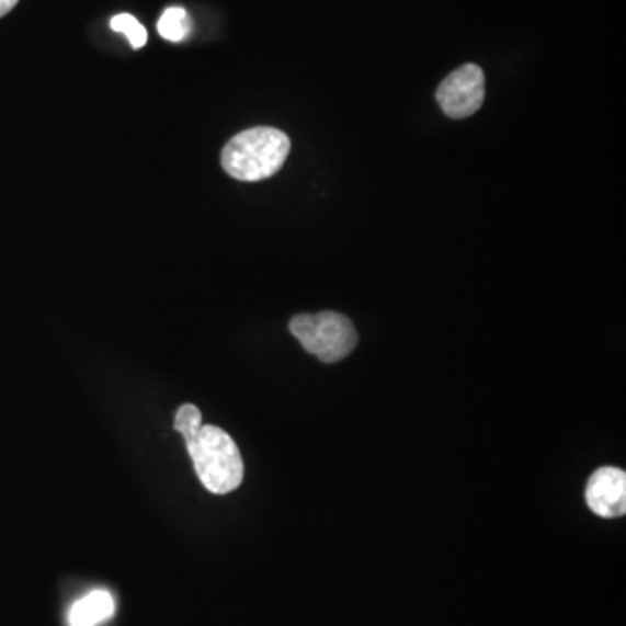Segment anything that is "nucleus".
<instances>
[{"instance_id": "1", "label": "nucleus", "mask_w": 626, "mask_h": 626, "mask_svg": "<svg viewBox=\"0 0 626 626\" xmlns=\"http://www.w3.org/2000/svg\"><path fill=\"white\" fill-rule=\"evenodd\" d=\"M291 151V139L275 127L242 130L225 145L221 166L239 181L269 180L281 171Z\"/></svg>"}, {"instance_id": "2", "label": "nucleus", "mask_w": 626, "mask_h": 626, "mask_svg": "<svg viewBox=\"0 0 626 626\" xmlns=\"http://www.w3.org/2000/svg\"><path fill=\"white\" fill-rule=\"evenodd\" d=\"M186 449L204 488L215 494L236 491L244 480V462L234 439L218 426L202 425L185 437Z\"/></svg>"}, {"instance_id": "3", "label": "nucleus", "mask_w": 626, "mask_h": 626, "mask_svg": "<svg viewBox=\"0 0 626 626\" xmlns=\"http://www.w3.org/2000/svg\"><path fill=\"white\" fill-rule=\"evenodd\" d=\"M289 331L303 349L326 364L349 357L358 341L352 320L338 311L296 316L289 322Z\"/></svg>"}, {"instance_id": "4", "label": "nucleus", "mask_w": 626, "mask_h": 626, "mask_svg": "<svg viewBox=\"0 0 626 626\" xmlns=\"http://www.w3.org/2000/svg\"><path fill=\"white\" fill-rule=\"evenodd\" d=\"M435 98L447 117L459 121L477 114L486 98V77L482 68L468 64L454 70L442 80Z\"/></svg>"}, {"instance_id": "5", "label": "nucleus", "mask_w": 626, "mask_h": 626, "mask_svg": "<svg viewBox=\"0 0 626 626\" xmlns=\"http://www.w3.org/2000/svg\"><path fill=\"white\" fill-rule=\"evenodd\" d=\"M587 504L599 517H623L626 512V474L619 468H599L584 491Z\"/></svg>"}, {"instance_id": "6", "label": "nucleus", "mask_w": 626, "mask_h": 626, "mask_svg": "<svg viewBox=\"0 0 626 626\" xmlns=\"http://www.w3.org/2000/svg\"><path fill=\"white\" fill-rule=\"evenodd\" d=\"M115 613V601L106 590H93L86 597L77 601L68 613L70 626H98L112 618Z\"/></svg>"}, {"instance_id": "7", "label": "nucleus", "mask_w": 626, "mask_h": 626, "mask_svg": "<svg viewBox=\"0 0 626 626\" xmlns=\"http://www.w3.org/2000/svg\"><path fill=\"white\" fill-rule=\"evenodd\" d=\"M160 37L171 43H181L189 37L190 30H192V20L189 13L183 8H169L166 9L164 14L160 16L157 23Z\"/></svg>"}, {"instance_id": "8", "label": "nucleus", "mask_w": 626, "mask_h": 626, "mask_svg": "<svg viewBox=\"0 0 626 626\" xmlns=\"http://www.w3.org/2000/svg\"><path fill=\"white\" fill-rule=\"evenodd\" d=\"M110 26H112V30H115V32H121V34L126 35L130 46L135 47V49H141V47L147 44V30H145V26L141 25L133 14H117V16L112 18Z\"/></svg>"}, {"instance_id": "9", "label": "nucleus", "mask_w": 626, "mask_h": 626, "mask_svg": "<svg viewBox=\"0 0 626 626\" xmlns=\"http://www.w3.org/2000/svg\"><path fill=\"white\" fill-rule=\"evenodd\" d=\"M202 426V414L194 403H183L178 409L177 418H174V429L183 435V439L189 437L192 433L197 432Z\"/></svg>"}, {"instance_id": "10", "label": "nucleus", "mask_w": 626, "mask_h": 626, "mask_svg": "<svg viewBox=\"0 0 626 626\" xmlns=\"http://www.w3.org/2000/svg\"><path fill=\"white\" fill-rule=\"evenodd\" d=\"M20 0H0V18H4L5 14L11 13L14 8H16Z\"/></svg>"}]
</instances>
